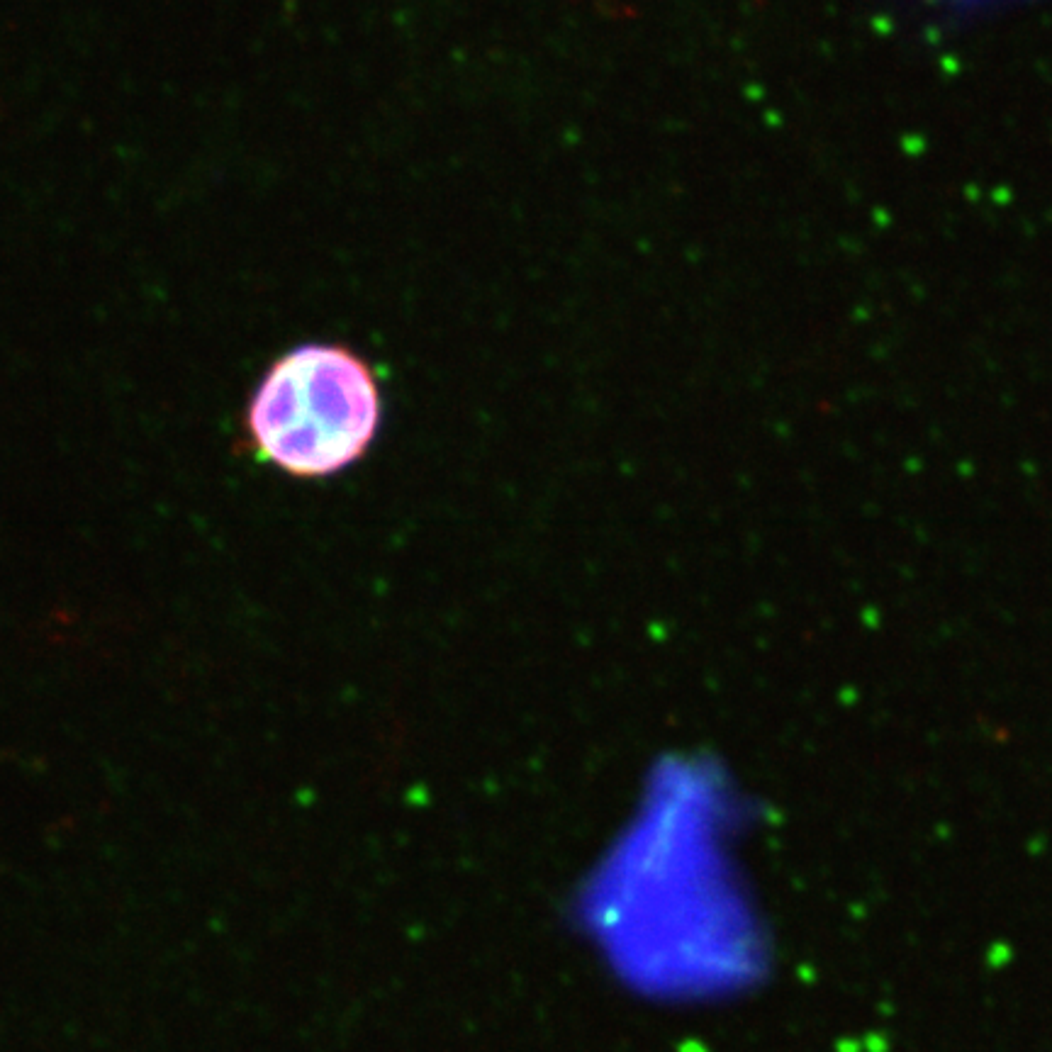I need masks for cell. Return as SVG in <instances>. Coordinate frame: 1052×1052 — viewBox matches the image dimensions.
Returning <instances> with one entry per match:
<instances>
[{"label":"cell","instance_id":"6da1fadb","mask_svg":"<svg viewBox=\"0 0 1052 1052\" xmlns=\"http://www.w3.org/2000/svg\"><path fill=\"white\" fill-rule=\"evenodd\" d=\"M378 424L376 373L341 344L285 351L244 414L251 451L295 478H327L349 468L373 444Z\"/></svg>","mask_w":1052,"mask_h":1052}]
</instances>
